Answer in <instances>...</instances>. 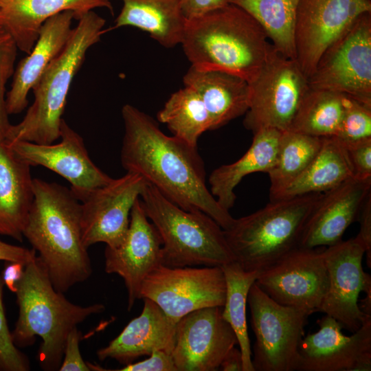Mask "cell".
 Listing matches in <instances>:
<instances>
[{
	"label": "cell",
	"instance_id": "d6986e66",
	"mask_svg": "<svg viewBox=\"0 0 371 371\" xmlns=\"http://www.w3.org/2000/svg\"><path fill=\"white\" fill-rule=\"evenodd\" d=\"M317 324L318 330L303 337L299 344L295 370L352 371L363 355L371 352V318L350 336L326 314Z\"/></svg>",
	"mask_w": 371,
	"mask_h": 371
},
{
	"label": "cell",
	"instance_id": "b9f144b4",
	"mask_svg": "<svg viewBox=\"0 0 371 371\" xmlns=\"http://www.w3.org/2000/svg\"><path fill=\"white\" fill-rule=\"evenodd\" d=\"M36 256L32 248L7 243L0 240V260L5 262H18L26 265Z\"/></svg>",
	"mask_w": 371,
	"mask_h": 371
},
{
	"label": "cell",
	"instance_id": "f1b7e54d",
	"mask_svg": "<svg viewBox=\"0 0 371 371\" xmlns=\"http://www.w3.org/2000/svg\"><path fill=\"white\" fill-rule=\"evenodd\" d=\"M301 0H229L249 14L262 27L272 45L295 59V24Z\"/></svg>",
	"mask_w": 371,
	"mask_h": 371
},
{
	"label": "cell",
	"instance_id": "7402d4cb",
	"mask_svg": "<svg viewBox=\"0 0 371 371\" xmlns=\"http://www.w3.org/2000/svg\"><path fill=\"white\" fill-rule=\"evenodd\" d=\"M142 299L144 303L141 314L106 346L97 351L100 361L112 359L126 365L156 350L171 353L177 322L153 300Z\"/></svg>",
	"mask_w": 371,
	"mask_h": 371
},
{
	"label": "cell",
	"instance_id": "4fadbf2b",
	"mask_svg": "<svg viewBox=\"0 0 371 371\" xmlns=\"http://www.w3.org/2000/svg\"><path fill=\"white\" fill-rule=\"evenodd\" d=\"M365 253V245L358 235L323 250L328 289L319 312L334 318L352 333L371 318L359 307L360 293L371 291V277L362 267Z\"/></svg>",
	"mask_w": 371,
	"mask_h": 371
},
{
	"label": "cell",
	"instance_id": "ab89813d",
	"mask_svg": "<svg viewBox=\"0 0 371 371\" xmlns=\"http://www.w3.org/2000/svg\"><path fill=\"white\" fill-rule=\"evenodd\" d=\"M228 4L229 0H181L182 14L186 21L197 19Z\"/></svg>",
	"mask_w": 371,
	"mask_h": 371
},
{
	"label": "cell",
	"instance_id": "8d00e7d4",
	"mask_svg": "<svg viewBox=\"0 0 371 371\" xmlns=\"http://www.w3.org/2000/svg\"><path fill=\"white\" fill-rule=\"evenodd\" d=\"M341 142L348 157L353 177L357 179H371V138Z\"/></svg>",
	"mask_w": 371,
	"mask_h": 371
},
{
	"label": "cell",
	"instance_id": "7a4b0ae2",
	"mask_svg": "<svg viewBox=\"0 0 371 371\" xmlns=\"http://www.w3.org/2000/svg\"><path fill=\"white\" fill-rule=\"evenodd\" d=\"M33 201L23 232L54 289L65 293L92 273L82 241L81 202L70 188L33 179Z\"/></svg>",
	"mask_w": 371,
	"mask_h": 371
},
{
	"label": "cell",
	"instance_id": "2e32d148",
	"mask_svg": "<svg viewBox=\"0 0 371 371\" xmlns=\"http://www.w3.org/2000/svg\"><path fill=\"white\" fill-rule=\"evenodd\" d=\"M148 182L126 172L91 192L81 201L82 241L88 249L98 243L114 248L124 239L132 207Z\"/></svg>",
	"mask_w": 371,
	"mask_h": 371
},
{
	"label": "cell",
	"instance_id": "484cf974",
	"mask_svg": "<svg viewBox=\"0 0 371 371\" xmlns=\"http://www.w3.org/2000/svg\"><path fill=\"white\" fill-rule=\"evenodd\" d=\"M281 132L271 128L258 130L254 133L250 147L239 159L212 172L210 191L224 209L229 210L234 206V189L245 176L257 172L268 173L274 166Z\"/></svg>",
	"mask_w": 371,
	"mask_h": 371
},
{
	"label": "cell",
	"instance_id": "3957f363",
	"mask_svg": "<svg viewBox=\"0 0 371 371\" xmlns=\"http://www.w3.org/2000/svg\"><path fill=\"white\" fill-rule=\"evenodd\" d=\"M14 293L19 316L11 332L12 341L17 348H25L39 337L42 342L38 362L47 371L59 369L71 330L88 317L105 309L102 304L82 306L69 301L63 293L54 289L37 255L25 265Z\"/></svg>",
	"mask_w": 371,
	"mask_h": 371
},
{
	"label": "cell",
	"instance_id": "f35d334b",
	"mask_svg": "<svg viewBox=\"0 0 371 371\" xmlns=\"http://www.w3.org/2000/svg\"><path fill=\"white\" fill-rule=\"evenodd\" d=\"M117 371H177L171 353L164 350L154 351L149 357L136 363L125 365Z\"/></svg>",
	"mask_w": 371,
	"mask_h": 371
},
{
	"label": "cell",
	"instance_id": "836d02e7",
	"mask_svg": "<svg viewBox=\"0 0 371 371\" xmlns=\"http://www.w3.org/2000/svg\"><path fill=\"white\" fill-rule=\"evenodd\" d=\"M18 47L10 34L0 26V143L11 125L6 109V83L13 76Z\"/></svg>",
	"mask_w": 371,
	"mask_h": 371
},
{
	"label": "cell",
	"instance_id": "ee69618b",
	"mask_svg": "<svg viewBox=\"0 0 371 371\" xmlns=\"http://www.w3.org/2000/svg\"><path fill=\"white\" fill-rule=\"evenodd\" d=\"M219 368L223 371H243V357L240 350L234 346L225 355Z\"/></svg>",
	"mask_w": 371,
	"mask_h": 371
},
{
	"label": "cell",
	"instance_id": "d6a6232c",
	"mask_svg": "<svg viewBox=\"0 0 371 371\" xmlns=\"http://www.w3.org/2000/svg\"><path fill=\"white\" fill-rule=\"evenodd\" d=\"M344 113V95L309 88L290 130L323 137L337 136Z\"/></svg>",
	"mask_w": 371,
	"mask_h": 371
},
{
	"label": "cell",
	"instance_id": "7bdbcfd3",
	"mask_svg": "<svg viewBox=\"0 0 371 371\" xmlns=\"http://www.w3.org/2000/svg\"><path fill=\"white\" fill-rule=\"evenodd\" d=\"M3 271L2 272V279L5 286L11 292L15 293L16 290V283L21 279L24 270L25 265L18 262H5Z\"/></svg>",
	"mask_w": 371,
	"mask_h": 371
},
{
	"label": "cell",
	"instance_id": "30bf717a",
	"mask_svg": "<svg viewBox=\"0 0 371 371\" xmlns=\"http://www.w3.org/2000/svg\"><path fill=\"white\" fill-rule=\"evenodd\" d=\"M371 12L360 16L321 56L311 89L337 92L371 106Z\"/></svg>",
	"mask_w": 371,
	"mask_h": 371
},
{
	"label": "cell",
	"instance_id": "7c38bea8",
	"mask_svg": "<svg viewBox=\"0 0 371 371\" xmlns=\"http://www.w3.org/2000/svg\"><path fill=\"white\" fill-rule=\"evenodd\" d=\"M323 250L297 247L260 271L256 284L280 304L319 312L328 289Z\"/></svg>",
	"mask_w": 371,
	"mask_h": 371
},
{
	"label": "cell",
	"instance_id": "8fae6325",
	"mask_svg": "<svg viewBox=\"0 0 371 371\" xmlns=\"http://www.w3.org/2000/svg\"><path fill=\"white\" fill-rule=\"evenodd\" d=\"M226 282L221 267L159 265L144 280L140 298L155 302L172 320L209 306H223Z\"/></svg>",
	"mask_w": 371,
	"mask_h": 371
},
{
	"label": "cell",
	"instance_id": "4316f807",
	"mask_svg": "<svg viewBox=\"0 0 371 371\" xmlns=\"http://www.w3.org/2000/svg\"><path fill=\"white\" fill-rule=\"evenodd\" d=\"M122 1L123 6L113 28L137 27L167 48L181 44L186 22L181 0Z\"/></svg>",
	"mask_w": 371,
	"mask_h": 371
},
{
	"label": "cell",
	"instance_id": "9c48e42d",
	"mask_svg": "<svg viewBox=\"0 0 371 371\" xmlns=\"http://www.w3.org/2000/svg\"><path fill=\"white\" fill-rule=\"evenodd\" d=\"M247 302L256 337L252 364L254 371L295 370L299 344L309 315L278 304L254 282Z\"/></svg>",
	"mask_w": 371,
	"mask_h": 371
},
{
	"label": "cell",
	"instance_id": "5b68a950",
	"mask_svg": "<svg viewBox=\"0 0 371 371\" xmlns=\"http://www.w3.org/2000/svg\"><path fill=\"white\" fill-rule=\"evenodd\" d=\"M104 25V19L93 10L78 20L62 52L32 89L34 101L23 120L10 125L6 143L23 141L49 144L60 139L71 84L88 49L100 41Z\"/></svg>",
	"mask_w": 371,
	"mask_h": 371
},
{
	"label": "cell",
	"instance_id": "1f68e13d",
	"mask_svg": "<svg viewBox=\"0 0 371 371\" xmlns=\"http://www.w3.org/2000/svg\"><path fill=\"white\" fill-rule=\"evenodd\" d=\"M157 117L174 136L193 146L197 147L198 139L204 132L211 131L205 106L197 93L189 87L173 93Z\"/></svg>",
	"mask_w": 371,
	"mask_h": 371
},
{
	"label": "cell",
	"instance_id": "74e56055",
	"mask_svg": "<svg viewBox=\"0 0 371 371\" xmlns=\"http://www.w3.org/2000/svg\"><path fill=\"white\" fill-rule=\"evenodd\" d=\"M81 333L76 327L67 336L63 357L58 370L60 371H90V368L80 354V342Z\"/></svg>",
	"mask_w": 371,
	"mask_h": 371
},
{
	"label": "cell",
	"instance_id": "277c9868",
	"mask_svg": "<svg viewBox=\"0 0 371 371\" xmlns=\"http://www.w3.org/2000/svg\"><path fill=\"white\" fill-rule=\"evenodd\" d=\"M181 45L192 66L225 71L249 84L258 76L272 46L259 23L230 3L186 21Z\"/></svg>",
	"mask_w": 371,
	"mask_h": 371
},
{
	"label": "cell",
	"instance_id": "60d3db41",
	"mask_svg": "<svg viewBox=\"0 0 371 371\" xmlns=\"http://www.w3.org/2000/svg\"><path fill=\"white\" fill-rule=\"evenodd\" d=\"M358 220L360 223V232L357 235L365 245L367 265L371 268V194L363 203Z\"/></svg>",
	"mask_w": 371,
	"mask_h": 371
},
{
	"label": "cell",
	"instance_id": "f546056e",
	"mask_svg": "<svg viewBox=\"0 0 371 371\" xmlns=\"http://www.w3.org/2000/svg\"><path fill=\"white\" fill-rule=\"evenodd\" d=\"M322 143V137L293 130L281 132L277 159L267 173L270 201L304 172L315 157Z\"/></svg>",
	"mask_w": 371,
	"mask_h": 371
},
{
	"label": "cell",
	"instance_id": "9a60e30c",
	"mask_svg": "<svg viewBox=\"0 0 371 371\" xmlns=\"http://www.w3.org/2000/svg\"><path fill=\"white\" fill-rule=\"evenodd\" d=\"M223 306L192 311L176 324L171 355L177 371H215L228 351L238 344Z\"/></svg>",
	"mask_w": 371,
	"mask_h": 371
},
{
	"label": "cell",
	"instance_id": "8992f818",
	"mask_svg": "<svg viewBox=\"0 0 371 371\" xmlns=\"http://www.w3.org/2000/svg\"><path fill=\"white\" fill-rule=\"evenodd\" d=\"M140 197L161 239V265L222 267L235 261L224 230L210 216L179 207L148 183Z\"/></svg>",
	"mask_w": 371,
	"mask_h": 371
},
{
	"label": "cell",
	"instance_id": "6da1fadb",
	"mask_svg": "<svg viewBox=\"0 0 371 371\" xmlns=\"http://www.w3.org/2000/svg\"><path fill=\"white\" fill-rule=\"evenodd\" d=\"M124 134L120 153L126 172L137 173L179 207L201 211L223 230L235 218L208 190L197 147L164 133L150 116L126 104L122 109Z\"/></svg>",
	"mask_w": 371,
	"mask_h": 371
},
{
	"label": "cell",
	"instance_id": "603a6c76",
	"mask_svg": "<svg viewBox=\"0 0 371 371\" xmlns=\"http://www.w3.org/2000/svg\"><path fill=\"white\" fill-rule=\"evenodd\" d=\"M98 8L113 12L110 0H0V26L10 34L18 49L28 54L48 19L69 10L78 21Z\"/></svg>",
	"mask_w": 371,
	"mask_h": 371
},
{
	"label": "cell",
	"instance_id": "cb8c5ba5",
	"mask_svg": "<svg viewBox=\"0 0 371 371\" xmlns=\"http://www.w3.org/2000/svg\"><path fill=\"white\" fill-rule=\"evenodd\" d=\"M183 80L204 104L211 120V131L245 114L249 109V84L238 76L191 65Z\"/></svg>",
	"mask_w": 371,
	"mask_h": 371
},
{
	"label": "cell",
	"instance_id": "e575fe53",
	"mask_svg": "<svg viewBox=\"0 0 371 371\" xmlns=\"http://www.w3.org/2000/svg\"><path fill=\"white\" fill-rule=\"evenodd\" d=\"M337 137L344 142L371 138V106L344 95V113Z\"/></svg>",
	"mask_w": 371,
	"mask_h": 371
},
{
	"label": "cell",
	"instance_id": "ac0fdd59",
	"mask_svg": "<svg viewBox=\"0 0 371 371\" xmlns=\"http://www.w3.org/2000/svg\"><path fill=\"white\" fill-rule=\"evenodd\" d=\"M162 242L146 216L141 200L135 202L126 236L116 247H106L105 271L124 280L128 292V310L140 299L142 283L148 275L161 265Z\"/></svg>",
	"mask_w": 371,
	"mask_h": 371
},
{
	"label": "cell",
	"instance_id": "e0dca14e",
	"mask_svg": "<svg viewBox=\"0 0 371 371\" xmlns=\"http://www.w3.org/2000/svg\"><path fill=\"white\" fill-rule=\"evenodd\" d=\"M60 139L49 144L23 141L7 144L16 157L30 166H41L63 177L80 202L112 180L92 161L82 137L64 119Z\"/></svg>",
	"mask_w": 371,
	"mask_h": 371
},
{
	"label": "cell",
	"instance_id": "ba28073f",
	"mask_svg": "<svg viewBox=\"0 0 371 371\" xmlns=\"http://www.w3.org/2000/svg\"><path fill=\"white\" fill-rule=\"evenodd\" d=\"M249 87V105L243 124L253 133L266 128L290 130L310 88L308 78L296 60L284 56L273 45Z\"/></svg>",
	"mask_w": 371,
	"mask_h": 371
},
{
	"label": "cell",
	"instance_id": "52a82bcc",
	"mask_svg": "<svg viewBox=\"0 0 371 371\" xmlns=\"http://www.w3.org/2000/svg\"><path fill=\"white\" fill-rule=\"evenodd\" d=\"M322 194L270 201L263 208L235 218L224 230L234 260L245 271L260 272L299 247L304 225Z\"/></svg>",
	"mask_w": 371,
	"mask_h": 371
},
{
	"label": "cell",
	"instance_id": "d4e9b609",
	"mask_svg": "<svg viewBox=\"0 0 371 371\" xmlns=\"http://www.w3.org/2000/svg\"><path fill=\"white\" fill-rule=\"evenodd\" d=\"M30 167L0 143V234L19 242L34 197Z\"/></svg>",
	"mask_w": 371,
	"mask_h": 371
},
{
	"label": "cell",
	"instance_id": "ffe728a7",
	"mask_svg": "<svg viewBox=\"0 0 371 371\" xmlns=\"http://www.w3.org/2000/svg\"><path fill=\"white\" fill-rule=\"evenodd\" d=\"M371 194V179L351 178L322 194L304 225L299 247H329L341 240Z\"/></svg>",
	"mask_w": 371,
	"mask_h": 371
},
{
	"label": "cell",
	"instance_id": "d590c367",
	"mask_svg": "<svg viewBox=\"0 0 371 371\" xmlns=\"http://www.w3.org/2000/svg\"><path fill=\"white\" fill-rule=\"evenodd\" d=\"M4 286L0 275V371H28L30 361L14 344L8 326L3 302Z\"/></svg>",
	"mask_w": 371,
	"mask_h": 371
},
{
	"label": "cell",
	"instance_id": "4dcf8cb0",
	"mask_svg": "<svg viewBox=\"0 0 371 371\" xmlns=\"http://www.w3.org/2000/svg\"><path fill=\"white\" fill-rule=\"evenodd\" d=\"M221 267L226 282V295L222 316L236 335L243 357V371H254L247 331L246 306L249 291L259 272L245 271L236 261Z\"/></svg>",
	"mask_w": 371,
	"mask_h": 371
},
{
	"label": "cell",
	"instance_id": "83f0119b",
	"mask_svg": "<svg viewBox=\"0 0 371 371\" xmlns=\"http://www.w3.org/2000/svg\"><path fill=\"white\" fill-rule=\"evenodd\" d=\"M353 177L348 157L337 136L323 137L319 150L304 172L273 200L324 193Z\"/></svg>",
	"mask_w": 371,
	"mask_h": 371
},
{
	"label": "cell",
	"instance_id": "44dd1931",
	"mask_svg": "<svg viewBox=\"0 0 371 371\" xmlns=\"http://www.w3.org/2000/svg\"><path fill=\"white\" fill-rule=\"evenodd\" d=\"M73 19L74 12L67 10L50 17L43 24L32 49L14 69L11 88L6 93L9 115L20 113L27 106L30 91L66 45L72 32Z\"/></svg>",
	"mask_w": 371,
	"mask_h": 371
},
{
	"label": "cell",
	"instance_id": "5bb4252c",
	"mask_svg": "<svg viewBox=\"0 0 371 371\" xmlns=\"http://www.w3.org/2000/svg\"><path fill=\"white\" fill-rule=\"evenodd\" d=\"M370 0H301L295 24V60L308 78L324 52L362 14Z\"/></svg>",
	"mask_w": 371,
	"mask_h": 371
}]
</instances>
